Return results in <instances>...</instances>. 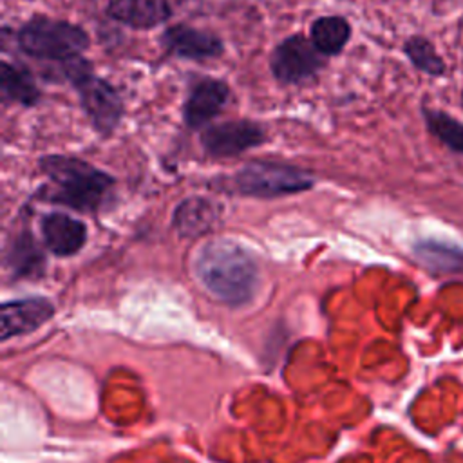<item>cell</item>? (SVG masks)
Returning <instances> with one entry per match:
<instances>
[{
    "label": "cell",
    "mask_w": 463,
    "mask_h": 463,
    "mask_svg": "<svg viewBox=\"0 0 463 463\" xmlns=\"http://www.w3.org/2000/svg\"><path fill=\"white\" fill-rule=\"evenodd\" d=\"M5 266L13 279H34L43 275L45 257L31 232H18L5 251Z\"/></svg>",
    "instance_id": "cell-14"
},
{
    "label": "cell",
    "mask_w": 463,
    "mask_h": 463,
    "mask_svg": "<svg viewBox=\"0 0 463 463\" xmlns=\"http://www.w3.org/2000/svg\"><path fill=\"white\" fill-rule=\"evenodd\" d=\"M161 43L170 54L184 60H195V61L217 58L222 54V49H224L222 40L217 34L210 31L195 29L186 24L170 25L163 33Z\"/></svg>",
    "instance_id": "cell-10"
},
{
    "label": "cell",
    "mask_w": 463,
    "mask_h": 463,
    "mask_svg": "<svg viewBox=\"0 0 463 463\" xmlns=\"http://www.w3.org/2000/svg\"><path fill=\"white\" fill-rule=\"evenodd\" d=\"M107 13L132 29H154L170 18L172 9L168 0H109Z\"/></svg>",
    "instance_id": "cell-12"
},
{
    "label": "cell",
    "mask_w": 463,
    "mask_h": 463,
    "mask_svg": "<svg viewBox=\"0 0 463 463\" xmlns=\"http://www.w3.org/2000/svg\"><path fill=\"white\" fill-rule=\"evenodd\" d=\"M324 54L304 34L284 38L269 56L271 74L282 83H302L318 74L324 67Z\"/></svg>",
    "instance_id": "cell-6"
},
{
    "label": "cell",
    "mask_w": 463,
    "mask_h": 463,
    "mask_svg": "<svg viewBox=\"0 0 463 463\" xmlns=\"http://www.w3.org/2000/svg\"><path fill=\"white\" fill-rule=\"evenodd\" d=\"M54 315V304L45 297L7 300L0 307V340L27 335L43 326Z\"/></svg>",
    "instance_id": "cell-8"
},
{
    "label": "cell",
    "mask_w": 463,
    "mask_h": 463,
    "mask_svg": "<svg viewBox=\"0 0 463 463\" xmlns=\"http://www.w3.org/2000/svg\"><path fill=\"white\" fill-rule=\"evenodd\" d=\"M230 99V87L222 80L201 78L192 83L183 107V118L188 128H203L208 125Z\"/></svg>",
    "instance_id": "cell-9"
},
{
    "label": "cell",
    "mask_w": 463,
    "mask_h": 463,
    "mask_svg": "<svg viewBox=\"0 0 463 463\" xmlns=\"http://www.w3.org/2000/svg\"><path fill=\"white\" fill-rule=\"evenodd\" d=\"M61 71L76 89L81 109L94 130L101 136H110L119 125L125 110L118 90L107 80L96 76L83 56H76L61 63Z\"/></svg>",
    "instance_id": "cell-3"
},
{
    "label": "cell",
    "mask_w": 463,
    "mask_h": 463,
    "mask_svg": "<svg viewBox=\"0 0 463 463\" xmlns=\"http://www.w3.org/2000/svg\"><path fill=\"white\" fill-rule=\"evenodd\" d=\"M16 43L27 56L65 63L89 47V34L67 20L34 16L16 33Z\"/></svg>",
    "instance_id": "cell-4"
},
{
    "label": "cell",
    "mask_w": 463,
    "mask_h": 463,
    "mask_svg": "<svg viewBox=\"0 0 463 463\" xmlns=\"http://www.w3.org/2000/svg\"><path fill=\"white\" fill-rule=\"evenodd\" d=\"M427 130L438 137L447 148L456 154H463V123L443 110L421 107Z\"/></svg>",
    "instance_id": "cell-18"
},
{
    "label": "cell",
    "mask_w": 463,
    "mask_h": 463,
    "mask_svg": "<svg viewBox=\"0 0 463 463\" xmlns=\"http://www.w3.org/2000/svg\"><path fill=\"white\" fill-rule=\"evenodd\" d=\"M461 103H463V92H461Z\"/></svg>",
    "instance_id": "cell-20"
},
{
    "label": "cell",
    "mask_w": 463,
    "mask_h": 463,
    "mask_svg": "<svg viewBox=\"0 0 463 463\" xmlns=\"http://www.w3.org/2000/svg\"><path fill=\"white\" fill-rule=\"evenodd\" d=\"M403 52L418 71L429 76H443L447 72L445 60L436 52V47L425 36L414 34L407 38L403 43Z\"/></svg>",
    "instance_id": "cell-19"
},
{
    "label": "cell",
    "mask_w": 463,
    "mask_h": 463,
    "mask_svg": "<svg viewBox=\"0 0 463 463\" xmlns=\"http://www.w3.org/2000/svg\"><path fill=\"white\" fill-rule=\"evenodd\" d=\"M38 163L49 179L42 195H38L42 201L96 213L112 197L116 179L80 157L49 154L40 157Z\"/></svg>",
    "instance_id": "cell-2"
},
{
    "label": "cell",
    "mask_w": 463,
    "mask_h": 463,
    "mask_svg": "<svg viewBox=\"0 0 463 463\" xmlns=\"http://www.w3.org/2000/svg\"><path fill=\"white\" fill-rule=\"evenodd\" d=\"M414 255L418 260L432 271L456 273L463 271V250L454 244L438 241H421L414 244Z\"/></svg>",
    "instance_id": "cell-17"
},
{
    "label": "cell",
    "mask_w": 463,
    "mask_h": 463,
    "mask_svg": "<svg viewBox=\"0 0 463 463\" xmlns=\"http://www.w3.org/2000/svg\"><path fill=\"white\" fill-rule=\"evenodd\" d=\"M313 186L309 172L275 161H250L232 177V188L244 197H282Z\"/></svg>",
    "instance_id": "cell-5"
},
{
    "label": "cell",
    "mask_w": 463,
    "mask_h": 463,
    "mask_svg": "<svg viewBox=\"0 0 463 463\" xmlns=\"http://www.w3.org/2000/svg\"><path fill=\"white\" fill-rule=\"evenodd\" d=\"M194 271L210 295L230 306L251 300L259 286L253 255L232 239L204 242L194 259Z\"/></svg>",
    "instance_id": "cell-1"
},
{
    "label": "cell",
    "mask_w": 463,
    "mask_h": 463,
    "mask_svg": "<svg viewBox=\"0 0 463 463\" xmlns=\"http://www.w3.org/2000/svg\"><path fill=\"white\" fill-rule=\"evenodd\" d=\"M217 221L219 206L204 197H188L181 201L172 215V224L183 237H201L212 232Z\"/></svg>",
    "instance_id": "cell-13"
},
{
    "label": "cell",
    "mask_w": 463,
    "mask_h": 463,
    "mask_svg": "<svg viewBox=\"0 0 463 463\" xmlns=\"http://www.w3.org/2000/svg\"><path fill=\"white\" fill-rule=\"evenodd\" d=\"M266 141L264 128L250 119H233L206 127L201 132V145L213 157L239 156Z\"/></svg>",
    "instance_id": "cell-7"
},
{
    "label": "cell",
    "mask_w": 463,
    "mask_h": 463,
    "mask_svg": "<svg viewBox=\"0 0 463 463\" xmlns=\"http://www.w3.org/2000/svg\"><path fill=\"white\" fill-rule=\"evenodd\" d=\"M0 90L4 99L24 107H34L42 99V92L29 71L9 61L0 63Z\"/></svg>",
    "instance_id": "cell-15"
},
{
    "label": "cell",
    "mask_w": 463,
    "mask_h": 463,
    "mask_svg": "<svg viewBox=\"0 0 463 463\" xmlns=\"http://www.w3.org/2000/svg\"><path fill=\"white\" fill-rule=\"evenodd\" d=\"M351 38V24L338 14L320 16L311 24L309 40L324 56L340 54Z\"/></svg>",
    "instance_id": "cell-16"
},
{
    "label": "cell",
    "mask_w": 463,
    "mask_h": 463,
    "mask_svg": "<svg viewBox=\"0 0 463 463\" xmlns=\"http://www.w3.org/2000/svg\"><path fill=\"white\" fill-rule=\"evenodd\" d=\"M45 248L58 257H71L78 253L87 241L85 224L63 212H49L40 222Z\"/></svg>",
    "instance_id": "cell-11"
}]
</instances>
